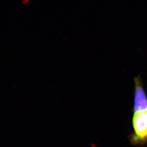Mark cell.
I'll use <instances>...</instances> for the list:
<instances>
[{"label": "cell", "instance_id": "1", "mask_svg": "<svg viewBox=\"0 0 147 147\" xmlns=\"http://www.w3.org/2000/svg\"><path fill=\"white\" fill-rule=\"evenodd\" d=\"M132 126L134 133L129 137L131 143L140 145L147 143V110L134 113Z\"/></svg>", "mask_w": 147, "mask_h": 147}, {"label": "cell", "instance_id": "2", "mask_svg": "<svg viewBox=\"0 0 147 147\" xmlns=\"http://www.w3.org/2000/svg\"><path fill=\"white\" fill-rule=\"evenodd\" d=\"M135 92L133 111L139 112L147 110V98L140 76L135 78Z\"/></svg>", "mask_w": 147, "mask_h": 147}]
</instances>
